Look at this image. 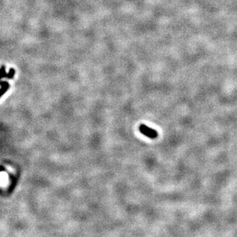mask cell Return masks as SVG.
<instances>
[{"label":"cell","instance_id":"obj_1","mask_svg":"<svg viewBox=\"0 0 237 237\" xmlns=\"http://www.w3.org/2000/svg\"><path fill=\"white\" fill-rule=\"evenodd\" d=\"M140 132L144 136L148 137L149 138L155 139L157 137V132L156 130L148 127L145 124H140L139 127Z\"/></svg>","mask_w":237,"mask_h":237}]
</instances>
